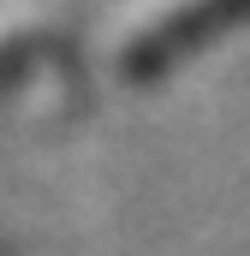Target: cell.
I'll return each mask as SVG.
<instances>
[{
    "label": "cell",
    "mask_w": 250,
    "mask_h": 256,
    "mask_svg": "<svg viewBox=\"0 0 250 256\" xmlns=\"http://www.w3.org/2000/svg\"><path fill=\"white\" fill-rule=\"evenodd\" d=\"M250 0H149L114 42V72L120 78H167L173 66H185L196 48H208L220 30L244 24Z\"/></svg>",
    "instance_id": "cell-1"
},
{
    "label": "cell",
    "mask_w": 250,
    "mask_h": 256,
    "mask_svg": "<svg viewBox=\"0 0 250 256\" xmlns=\"http://www.w3.org/2000/svg\"><path fill=\"white\" fill-rule=\"evenodd\" d=\"M84 96L78 54L54 24H0V108L12 114H66Z\"/></svg>",
    "instance_id": "cell-2"
}]
</instances>
